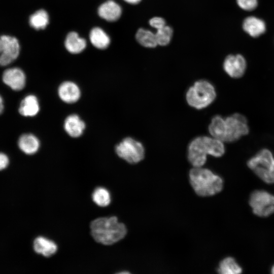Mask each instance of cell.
I'll use <instances>...</instances> for the list:
<instances>
[{
	"mask_svg": "<svg viewBox=\"0 0 274 274\" xmlns=\"http://www.w3.org/2000/svg\"><path fill=\"white\" fill-rule=\"evenodd\" d=\"M4 109L3 101L2 97L0 96V114L3 112Z\"/></svg>",
	"mask_w": 274,
	"mask_h": 274,
	"instance_id": "obj_31",
	"label": "cell"
},
{
	"mask_svg": "<svg viewBox=\"0 0 274 274\" xmlns=\"http://www.w3.org/2000/svg\"><path fill=\"white\" fill-rule=\"evenodd\" d=\"M224 138L223 142H233L247 135L249 127L246 117L234 113L224 118Z\"/></svg>",
	"mask_w": 274,
	"mask_h": 274,
	"instance_id": "obj_7",
	"label": "cell"
},
{
	"mask_svg": "<svg viewBox=\"0 0 274 274\" xmlns=\"http://www.w3.org/2000/svg\"><path fill=\"white\" fill-rule=\"evenodd\" d=\"M85 39L80 37L75 31L69 32L65 39L64 46L66 49L71 53L78 54L82 52L86 47Z\"/></svg>",
	"mask_w": 274,
	"mask_h": 274,
	"instance_id": "obj_16",
	"label": "cell"
},
{
	"mask_svg": "<svg viewBox=\"0 0 274 274\" xmlns=\"http://www.w3.org/2000/svg\"><path fill=\"white\" fill-rule=\"evenodd\" d=\"M58 93L59 98L64 102L72 104L77 101L81 96L79 86L71 81L62 83L58 87Z\"/></svg>",
	"mask_w": 274,
	"mask_h": 274,
	"instance_id": "obj_12",
	"label": "cell"
},
{
	"mask_svg": "<svg viewBox=\"0 0 274 274\" xmlns=\"http://www.w3.org/2000/svg\"><path fill=\"white\" fill-rule=\"evenodd\" d=\"M217 271L221 274H238L242 268L233 258L227 257L220 262Z\"/></svg>",
	"mask_w": 274,
	"mask_h": 274,
	"instance_id": "obj_23",
	"label": "cell"
},
{
	"mask_svg": "<svg viewBox=\"0 0 274 274\" xmlns=\"http://www.w3.org/2000/svg\"><path fill=\"white\" fill-rule=\"evenodd\" d=\"M64 128L70 136L78 138L83 134L85 128V123L78 115L72 114L65 119Z\"/></svg>",
	"mask_w": 274,
	"mask_h": 274,
	"instance_id": "obj_14",
	"label": "cell"
},
{
	"mask_svg": "<svg viewBox=\"0 0 274 274\" xmlns=\"http://www.w3.org/2000/svg\"><path fill=\"white\" fill-rule=\"evenodd\" d=\"M135 39L137 42L144 47L152 48L158 45L155 33L146 28H139L136 32Z\"/></svg>",
	"mask_w": 274,
	"mask_h": 274,
	"instance_id": "obj_21",
	"label": "cell"
},
{
	"mask_svg": "<svg viewBox=\"0 0 274 274\" xmlns=\"http://www.w3.org/2000/svg\"><path fill=\"white\" fill-rule=\"evenodd\" d=\"M20 46L14 37L3 35L0 37V66L8 65L19 56Z\"/></svg>",
	"mask_w": 274,
	"mask_h": 274,
	"instance_id": "obj_9",
	"label": "cell"
},
{
	"mask_svg": "<svg viewBox=\"0 0 274 274\" xmlns=\"http://www.w3.org/2000/svg\"><path fill=\"white\" fill-rule=\"evenodd\" d=\"M225 152L223 141L212 136H199L190 142L187 157L193 167H201L205 164L208 155L220 157Z\"/></svg>",
	"mask_w": 274,
	"mask_h": 274,
	"instance_id": "obj_1",
	"label": "cell"
},
{
	"mask_svg": "<svg viewBox=\"0 0 274 274\" xmlns=\"http://www.w3.org/2000/svg\"><path fill=\"white\" fill-rule=\"evenodd\" d=\"M249 204L253 212L261 217H266L274 213V195L263 190H257L250 195Z\"/></svg>",
	"mask_w": 274,
	"mask_h": 274,
	"instance_id": "obj_8",
	"label": "cell"
},
{
	"mask_svg": "<svg viewBox=\"0 0 274 274\" xmlns=\"http://www.w3.org/2000/svg\"><path fill=\"white\" fill-rule=\"evenodd\" d=\"M150 25L156 30L159 29L166 25L164 19L160 17H154L149 21Z\"/></svg>",
	"mask_w": 274,
	"mask_h": 274,
	"instance_id": "obj_28",
	"label": "cell"
},
{
	"mask_svg": "<svg viewBox=\"0 0 274 274\" xmlns=\"http://www.w3.org/2000/svg\"><path fill=\"white\" fill-rule=\"evenodd\" d=\"M49 22L48 13L43 9L37 11L29 18V23L31 27L37 30L43 29L46 27Z\"/></svg>",
	"mask_w": 274,
	"mask_h": 274,
	"instance_id": "obj_24",
	"label": "cell"
},
{
	"mask_svg": "<svg viewBox=\"0 0 274 274\" xmlns=\"http://www.w3.org/2000/svg\"><path fill=\"white\" fill-rule=\"evenodd\" d=\"M40 111L38 98L34 95L26 96L21 102L19 112L21 115L26 117L36 116Z\"/></svg>",
	"mask_w": 274,
	"mask_h": 274,
	"instance_id": "obj_18",
	"label": "cell"
},
{
	"mask_svg": "<svg viewBox=\"0 0 274 274\" xmlns=\"http://www.w3.org/2000/svg\"><path fill=\"white\" fill-rule=\"evenodd\" d=\"M33 248L36 253L45 257L51 256L57 250V245L54 242L43 236H39L35 239Z\"/></svg>",
	"mask_w": 274,
	"mask_h": 274,
	"instance_id": "obj_17",
	"label": "cell"
},
{
	"mask_svg": "<svg viewBox=\"0 0 274 274\" xmlns=\"http://www.w3.org/2000/svg\"><path fill=\"white\" fill-rule=\"evenodd\" d=\"M89 40L93 46L99 49L107 48L111 42L108 35L99 27H95L90 30Z\"/></svg>",
	"mask_w": 274,
	"mask_h": 274,
	"instance_id": "obj_20",
	"label": "cell"
},
{
	"mask_svg": "<svg viewBox=\"0 0 274 274\" xmlns=\"http://www.w3.org/2000/svg\"><path fill=\"white\" fill-rule=\"evenodd\" d=\"M9 164V158L7 156L0 153V170L5 169Z\"/></svg>",
	"mask_w": 274,
	"mask_h": 274,
	"instance_id": "obj_29",
	"label": "cell"
},
{
	"mask_svg": "<svg viewBox=\"0 0 274 274\" xmlns=\"http://www.w3.org/2000/svg\"><path fill=\"white\" fill-rule=\"evenodd\" d=\"M127 3L132 4V5H135L138 3H139L142 0H123Z\"/></svg>",
	"mask_w": 274,
	"mask_h": 274,
	"instance_id": "obj_30",
	"label": "cell"
},
{
	"mask_svg": "<svg viewBox=\"0 0 274 274\" xmlns=\"http://www.w3.org/2000/svg\"><path fill=\"white\" fill-rule=\"evenodd\" d=\"M244 30L252 37H257L263 33L266 30L264 22L257 17L250 16L243 22Z\"/></svg>",
	"mask_w": 274,
	"mask_h": 274,
	"instance_id": "obj_15",
	"label": "cell"
},
{
	"mask_svg": "<svg viewBox=\"0 0 274 274\" xmlns=\"http://www.w3.org/2000/svg\"><path fill=\"white\" fill-rule=\"evenodd\" d=\"M224 118L220 115H216L212 118L208 128L212 137L223 142L224 138Z\"/></svg>",
	"mask_w": 274,
	"mask_h": 274,
	"instance_id": "obj_22",
	"label": "cell"
},
{
	"mask_svg": "<svg viewBox=\"0 0 274 274\" xmlns=\"http://www.w3.org/2000/svg\"><path fill=\"white\" fill-rule=\"evenodd\" d=\"M3 82L14 90L22 89L25 85L26 77L23 71L18 67L7 69L3 75Z\"/></svg>",
	"mask_w": 274,
	"mask_h": 274,
	"instance_id": "obj_11",
	"label": "cell"
},
{
	"mask_svg": "<svg viewBox=\"0 0 274 274\" xmlns=\"http://www.w3.org/2000/svg\"><path fill=\"white\" fill-rule=\"evenodd\" d=\"M239 7L246 11H251L257 6V0H236Z\"/></svg>",
	"mask_w": 274,
	"mask_h": 274,
	"instance_id": "obj_27",
	"label": "cell"
},
{
	"mask_svg": "<svg viewBox=\"0 0 274 274\" xmlns=\"http://www.w3.org/2000/svg\"><path fill=\"white\" fill-rule=\"evenodd\" d=\"M91 235L97 242L106 245L113 244L124 237L125 225L118 222L116 217L99 218L90 225Z\"/></svg>",
	"mask_w": 274,
	"mask_h": 274,
	"instance_id": "obj_2",
	"label": "cell"
},
{
	"mask_svg": "<svg viewBox=\"0 0 274 274\" xmlns=\"http://www.w3.org/2000/svg\"><path fill=\"white\" fill-rule=\"evenodd\" d=\"M39 139L30 133L22 134L19 139V148L26 154L31 155L36 153L40 147Z\"/></svg>",
	"mask_w": 274,
	"mask_h": 274,
	"instance_id": "obj_19",
	"label": "cell"
},
{
	"mask_svg": "<svg viewBox=\"0 0 274 274\" xmlns=\"http://www.w3.org/2000/svg\"><path fill=\"white\" fill-rule=\"evenodd\" d=\"M247 165L263 181L274 183V156L267 149H263L250 158Z\"/></svg>",
	"mask_w": 274,
	"mask_h": 274,
	"instance_id": "obj_5",
	"label": "cell"
},
{
	"mask_svg": "<svg viewBox=\"0 0 274 274\" xmlns=\"http://www.w3.org/2000/svg\"><path fill=\"white\" fill-rule=\"evenodd\" d=\"M97 13L101 18L108 21L114 22L120 18L122 14V8L114 1L109 0L98 7Z\"/></svg>",
	"mask_w": 274,
	"mask_h": 274,
	"instance_id": "obj_13",
	"label": "cell"
},
{
	"mask_svg": "<svg viewBox=\"0 0 274 274\" xmlns=\"http://www.w3.org/2000/svg\"><path fill=\"white\" fill-rule=\"evenodd\" d=\"M216 96L214 85L208 80H199L188 88L186 93V100L190 107L200 110L211 105Z\"/></svg>",
	"mask_w": 274,
	"mask_h": 274,
	"instance_id": "obj_4",
	"label": "cell"
},
{
	"mask_svg": "<svg viewBox=\"0 0 274 274\" xmlns=\"http://www.w3.org/2000/svg\"><path fill=\"white\" fill-rule=\"evenodd\" d=\"M271 272L272 273L274 274V265L271 267Z\"/></svg>",
	"mask_w": 274,
	"mask_h": 274,
	"instance_id": "obj_32",
	"label": "cell"
},
{
	"mask_svg": "<svg viewBox=\"0 0 274 274\" xmlns=\"http://www.w3.org/2000/svg\"><path fill=\"white\" fill-rule=\"evenodd\" d=\"M189 181L195 192L202 197L219 193L223 187V180L210 169L193 167L189 173Z\"/></svg>",
	"mask_w": 274,
	"mask_h": 274,
	"instance_id": "obj_3",
	"label": "cell"
},
{
	"mask_svg": "<svg viewBox=\"0 0 274 274\" xmlns=\"http://www.w3.org/2000/svg\"><path fill=\"white\" fill-rule=\"evenodd\" d=\"M118 156L131 164L141 161L145 157V148L139 141L127 137L118 144L115 148Z\"/></svg>",
	"mask_w": 274,
	"mask_h": 274,
	"instance_id": "obj_6",
	"label": "cell"
},
{
	"mask_svg": "<svg viewBox=\"0 0 274 274\" xmlns=\"http://www.w3.org/2000/svg\"><path fill=\"white\" fill-rule=\"evenodd\" d=\"M173 34V28L166 25L157 30L155 37L157 45L162 46L168 45L172 39Z\"/></svg>",
	"mask_w": 274,
	"mask_h": 274,
	"instance_id": "obj_26",
	"label": "cell"
},
{
	"mask_svg": "<svg viewBox=\"0 0 274 274\" xmlns=\"http://www.w3.org/2000/svg\"><path fill=\"white\" fill-rule=\"evenodd\" d=\"M93 201L98 206L106 207L111 202V196L109 192L105 188L98 187L96 188L92 194Z\"/></svg>",
	"mask_w": 274,
	"mask_h": 274,
	"instance_id": "obj_25",
	"label": "cell"
},
{
	"mask_svg": "<svg viewBox=\"0 0 274 274\" xmlns=\"http://www.w3.org/2000/svg\"><path fill=\"white\" fill-rule=\"evenodd\" d=\"M223 66L224 71L230 77L238 78L244 74L247 64L242 55H229L225 58Z\"/></svg>",
	"mask_w": 274,
	"mask_h": 274,
	"instance_id": "obj_10",
	"label": "cell"
}]
</instances>
